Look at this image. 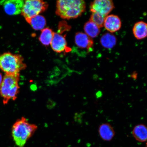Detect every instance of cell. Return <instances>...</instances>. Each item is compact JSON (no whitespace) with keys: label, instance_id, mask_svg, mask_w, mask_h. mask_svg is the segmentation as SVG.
<instances>
[{"label":"cell","instance_id":"cell-1","mask_svg":"<svg viewBox=\"0 0 147 147\" xmlns=\"http://www.w3.org/2000/svg\"><path fill=\"white\" fill-rule=\"evenodd\" d=\"M85 1L81 0H60L57 1L56 14L64 19L78 18L85 11Z\"/></svg>","mask_w":147,"mask_h":147},{"label":"cell","instance_id":"cell-2","mask_svg":"<svg viewBox=\"0 0 147 147\" xmlns=\"http://www.w3.org/2000/svg\"><path fill=\"white\" fill-rule=\"evenodd\" d=\"M37 128L35 125L30 124L26 119L22 117L14 124L12 135L16 144L22 147Z\"/></svg>","mask_w":147,"mask_h":147},{"label":"cell","instance_id":"cell-3","mask_svg":"<svg viewBox=\"0 0 147 147\" xmlns=\"http://www.w3.org/2000/svg\"><path fill=\"white\" fill-rule=\"evenodd\" d=\"M26 67L21 55L6 53L0 56V69L6 75L20 74Z\"/></svg>","mask_w":147,"mask_h":147},{"label":"cell","instance_id":"cell-4","mask_svg":"<svg viewBox=\"0 0 147 147\" xmlns=\"http://www.w3.org/2000/svg\"><path fill=\"white\" fill-rule=\"evenodd\" d=\"M20 74L5 75L0 85V94L3 98V104L8 103L11 100H15L19 93L18 82Z\"/></svg>","mask_w":147,"mask_h":147},{"label":"cell","instance_id":"cell-5","mask_svg":"<svg viewBox=\"0 0 147 147\" xmlns=\"http://www.w3.org/2000/svg\"><path fill=\"white\" fill-rule=\"evenodd\" d=\"M48 7V3L42 1H25L21 14L27 21L31 18L38 15L40 13L45 11Z\"/></svg>","mask_w":147,"mask_h":147},{"label":"cell","instance_id":"cell-6","mask_svg":"<svg viewBox=\"0 0 147 147\" xmlns=\"http://www.w3.org/2000/svg\"><path fill=\"white\" fill-rule=\"evenodd\" d=\"M114 8L113 1L110 0H96L90 5V10L92 13H98L105 17Z\"/></svg>","mask_w":147,"mask_h":147},{"label":"cell","instance_id":"cell-7","mask_svg":"<svg viewBox=\"0 0 147 147\" xmlns=\"http://www.w3.org/2000/svg\"><path fill=\"white\" fill-rule=\"evenodd\" d=\"M24 1L22 0H3L0 1L6 13L9 15L14 16L21 13Z\"/></svg>","mask_w":147,"mask_h":147},{"label":"cell","instance_id":"cell-8","mask_svg":"<svg viewBox=\"0 0 147 147\" xmlns=\"http://www.w3.org/2000/svg\"><path fill=\"white\" fill-rule=\"evenodd\" d=\"M121 25L122 23L118 16L111 14L106 16L104 26L108 32L111 33L117 32L120 29Z\"/></svg>","mask_w":147,"mask_h":147},{"label":"cell","instance_id":"cell-9","mask_svg":"<svg viewBox=\"0 0 147 147\" xmlns=\"http://www.w3.org/2000/svg\"><path fill=\"white\" fill-rule=\"evenodd\" d=\"M51 45L53 50L58 53L64 52L68 48L65 36L60 32L54 33Z\"/></svg>","mask_w":147,"mask_h":147},{"label":"cell","instance_id":"cell-10","mask_svg":"<svg viewBox=\"0 0 147 147\" xmlns=\"http://www.w3.org/2000/svg\"><path fill=\"white\" fill-rule=\"evenodd\" d=\"M75 43L78 47L82 49H90L93 47L92 39L85 33L79 32L75 36Z\"/></svg>","mask_w":147,"mask_h":147},{"label":"cell","instance_id":"cell-11","mask_svg":"<svg viewBox=\"0 0 147 147\" xmlns=\"http://www.w3.org/2000/svg\"><path fill=\"white\" fill-rule=\"evenodd\" d=\"M98 132L101 139L105 141H111L115 135L113 127L108 123L101 124L98 128Z\"/></svg>","mask_w":147,"mask_h":147},{"label":"cell","instance_id":"cell-12","mask_svg":"<svg viewBox=\"0 0 147 147\" xmlns=\"http://www.w3.org/2000/svg\"><path fill=\"white\" fill-rule=\"evenodd\" d=\"M132 134L137 141L140 142H146L147 138L146 127L143 124H139L134 127Z\"/></svg>","mask_w":147,"mask_h":147},{"label":"cell","instance_id":"cell-13","mask_svg":"<svg viewBox=\"0 0 147 147\" xmlns=\"http://www.w3.org/2000/svg\"><path fill=\"white\" fill-rule=\"evenodd\" d=\"M133 34L138 40H142L147 36V25L143 21H139L134 25L133 29Z\"/></svg>","mask_w":147,"mask_h":147},{"label":"cell","instance_id":"cell-14","mask_svg":"<svg viewBox=\"0 0 147 147\" xmlns=\"http://www.w3.org/2000/svg\"><path fill=\"white\" fill-rule=\"evenodd\" d=\"M84 29L85 34L92 38L96 37L100 32V28L90 21L85 24Z\"/></svg>","mask_w":147,"mask_h":147},{"label":"cell","instance_id":"cell-15","mask_svg":"<svg viewBox=\"0 0 147 147\" xmlns=\"http://www.w3.org/2000/svg\"><path fill=\"white\" fill-rule=\"evenodd\" d=\"M27 22L30 24L33 29L37 30H43L46 25L45 18L39 15L31 18Z\"/></svg>","mask_w":147,"mask_h":147},{"label":"cell","instance_id":"cell-16","mask_svg":"<svg viewBox=\"0 0 147 147\" xmlns=\"http://www.w3.org/2000/svg\"><path fill=\"white\" fill-rule=\"evenodd\" d=\"M54 33L51 29L47 28L42 30L39 40L41 43L44 45L49 46L51 45L54 37Z\"/></svg>","mask_w":147,"mask_h":147},{"label":"cell","instance_id":"cell-17","mask_svg":"<svg viewBox=\"0 0 147 147\" xmlns=\"http://www.w3.org/2000/svg\"><path fill=\"white\" fill-rule=\"evenodd\" d=\"M101 45L107 49H111L115 45L117 38L115 36L110 33H106L100 38Z\"/></svg>","mask_w":147,"mask_h":147},{"label":"cell","instance_id":"cell-18","mask_svg":"<svg viewBox=\"0 0 147 147\" xmlns=\"http://www.w3.org/2000/svg\"><path fill=\"white\" fill-rule=\"evenodd\" d=\"M105 16L97 12H92L89 20L92 22L100 28L104 27Z\"/></svg>","mask_w":147,"mask_h":147},{"label":"cell","instance_id":"cell-19","mask_svg":"<svg viewBox=\"0 0 147 147\" xmlns=\"http://www.w3.org/2000/svg\"><path fill=\"white\" fill-rule=\"evenodd\" d=\"M3 78L2 75L1 73H0V85L1 84L2 82L3 81Z\"/></svg>","mask_w":147,"mask_h":147}]
</instances>
